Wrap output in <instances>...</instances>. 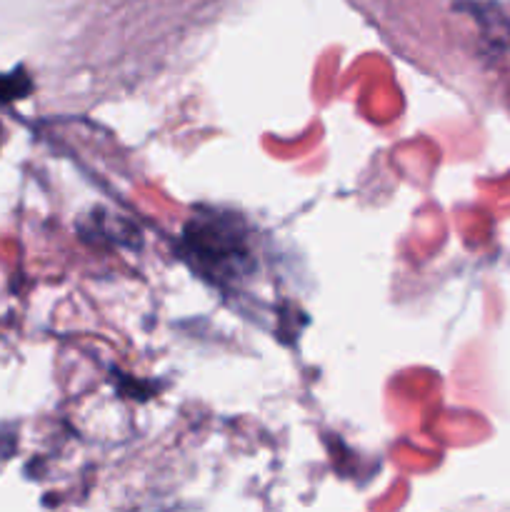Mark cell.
<instances>
[{
    "mask_svg": "<svg viewBox=\"0 0 510 512\" xmlns=\"http://www.w3.org/2000/svg\"><path fill=\"white\" fill-rule=\"evenodd\" d=\"M185 250L193 263L215 280H233L250 265L245 233L225 215L195 218L185 228Z\"/></svg>",
    "mask_w": 510,
    "mask_h": 512,
    "instance_id": "6da1fadb",
    "label": "cell"
}]
</instances>
